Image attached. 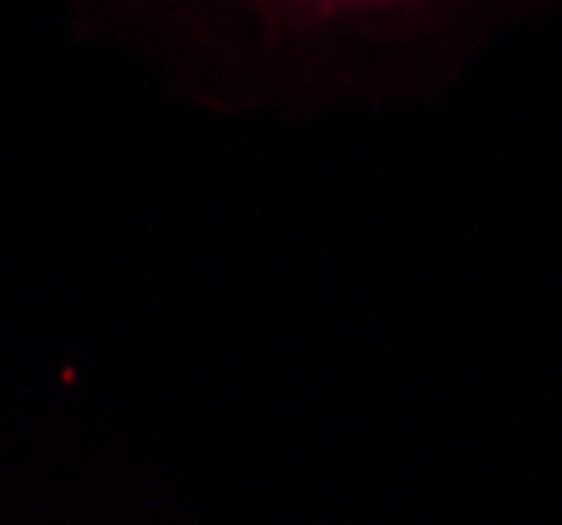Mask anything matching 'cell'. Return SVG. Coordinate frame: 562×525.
<instances>
[{
  "label": "cell",
  "instance_id": "1",
  "mask_svg": "<svg viewBox=\"0 0 562 525\" xmlns=\"http://www.w3.org/2000/svg\"><path fill=\"white\" fill-rule=\"evenodd\" d=\"M265 4L303 18H361V13H412L428 0H265Z\"/></svg>",
  "mask_w": 562,
  "mask_h": 525
}]
</instances>
